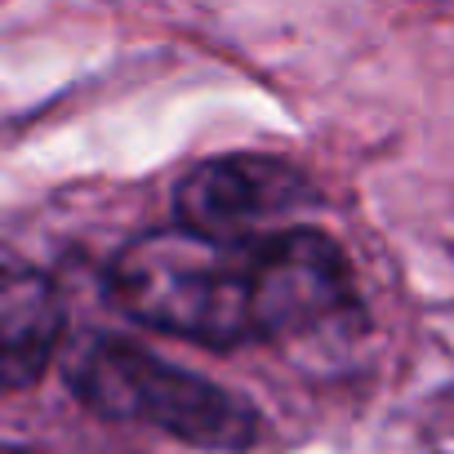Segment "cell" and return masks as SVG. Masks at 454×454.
Instances as JSON below:
<instances>
[{"instance_id":"obj_1","label":"cell","mask_w":454,"mask_h":454,"mask_svg":"<svg viewBox=\"0 0 454 454\" xmlns=\"http://www.w3.org/2000/svg\"><path fill=\"white\" fill-rule=\"evenodd\" d=\"M250 330L290 361L325 374L343 365L370 334V312L343 246L317 227H286L246 246Z\"/></svg>"},{"instance_id":"obj_4","label":"cell","mask_w":454,"mask_h":454,"mask_svg":"<svg viewBox=\"0 0 454 454\" xmlns=\"http://www.w3.org/2000/svg\"><path fill=\"white\" fill-rule=\"evenodd\" d=\"M312 205H317V192L308 174L263 152L214 156L196 165L174 192L178 227L223 246H250V241L286 232V227H299L290 218Z\"/></svg>"},{"instance_id":"obj_6","label":"cell","mask_w":454,"mask_h":454,"mask_svg":"<svg viewBox=\"0 0 454 454\" xmlns=\"http://www.w3.org/2000/svg\"><path fill=\"white\" fill-rule=\"evenodd\" d=\"M0 454H27V450H0Z\"/></svg>"},{"instance_id":"obj_2","label":"cell","mask_w":454,"mask_h":454,"mask_svg":"<svg viewBox=\"0 0 454 454\" xmlns=\"http://www.w3.org/2000/svg\"><path fill=\"white\" fill-rule=\"evenodd\" d=\"M67 383L76 401L103 419L152 423L214 454H246L263 432V419L246 396L116 334L85 339L67 356Z\"/></svg>"},{"instance_id":"obj_3","label":"cell","mask_w":454,"mask_h":454,"mask_svg":"<svg viewBox=\"0 0 454 454\" xmlns=\"http://www.w3.org/2000/svg\"><path fill=\"white\" fill-rule=\"evenodd\" d=\"M107 290L134 321L205 348H241L254 339L246 246L160 227L112 259Z\"/></svg>"},{"instance_id":"obj_5","label":"cell","mask_w":454,"mask_h":454,"mask_svg":"<svg viewBox=\"0 0 454 454\" xmlns=\"http://www.w3.org/2000/svg\"><path fill=\"white\" fill-rule=\"evenodd\" d=\"M63 299L45 272L0 263V392L41 383L63 343Z\"/></svg>"}]
</instances>
